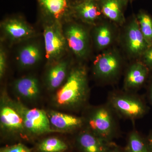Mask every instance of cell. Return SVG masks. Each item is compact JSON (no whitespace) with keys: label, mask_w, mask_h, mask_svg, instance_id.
<instances>
[{"label":"cell","mask_w":152,"mask_h":152,"mask_svg":"<svg viewBox=\"0 0 152 152\" xmlns=\"http://www.w3.org/2000/svg\"><path fill=\"white\" fill-rule=\"evenodd\" d=\"M0 152H31L28 148L22 144L6 147L1 150Z\"/></svg>","instance_id":"cell-25"},{"label":"cell","mask_w":152,"mask_h":152,"mask_svg":"<svg viewBox=\"0 0 152 152\" xmlns=\"http://www.w3.org/2000/svg\"><path fill=\"white\" fill-rule=\"evenodd\" d=\"M107 103L118 117L132 121L143 118L149 109L143 98L135 93L124 90L111 92Z\"/></svg>","instance_id":"cell-2"},{"label":"cell","mask_w":152,"mask_h":152,"mask_svg":"<svg viewBox=\"0 0 152 152\" xmlns=\"http://www.w3.org/2000/svg\"><path fill=\"white\" fill-rule=\"evenodd\" d=\"M32 39L26 41V43L21 46L17 52V62L22 69L32 67L42 58L43 52L42 45Z\"/></svg>","instance_id":"cell-14"},{"label":"cell","mask_w":152,"mask_h":152,"mask_svg":"<svg viewBox=\"0 0 152 152\" xmlns=\"http://www.w3.org/2000/svg\"><path fill=\"white\" fill-rule=\"evenodd\" d=\"M42 19L66 23L75 19V0H37Z\"/></svg>","instance_id":"cell-9"},{"label":"cell","mask_w":152,"mask_h":152,"mask_svg":"<svg viewBox=\"0 0 152 152\" xmlns=\"http://www.w3.org/2000/svg\"><path fill=\"white\" fill-rule=\"evenodd\" d=\"M148 99L149 100L150 103L152 106V76L150 78L148 82Z\"/></svg>","instance_id":"cell-28"},{"label":"cell","mask_w":152,"mask_h":152,"mask_svg":"<svg viewBox=\"0 0 152 152\" xmlns=\"http://www.w3.org/2000/svg\"><path fill=\"white\" fill-rule=\"evenodd\" d=\"M14 88L19 95L29 99L37 98L39 94V81L33 76L18 79L14 83Z\"/></svg>","instance_id":"cell-19"},{"label":"cell","mask_w":152,"mask_h":152,"mask_svg":"<svg viewBox=\"0 0 152 152\" xmlns=\"http://www.w3.org/2000/svg\"><path fill=\"white\" fill-rule=\"evenodd\" d=\"M120 30L118 41L128 58L139 60L149 46L139 28L136 15L126 20Z\"/></svg>","instance_id":"cell-4"},{"label":"cell","mask_w":152,"mask_h":152,"mask_svg":"<svg viewBox=\"0 0 152 152\" xmlns=\"http://www.w3.org/2000/svg\"><path fill=\"white\" fill-rule=\"evenodd\" d=\"M7 53L3 44L0 46V77L1 79L4 75L7 65Z\"/></svg>","instance_id":"cell-24"},{"label":"cell","mask_w":152,"mask_h":152,"mask_svg":"<svg viewBox=\"0 0 152 152\" xmlns=\"http://www.w3.org/2000/svg\"><path fill=\"white\" fill-rule=\"evenodd\" d=\"M76 2H81L85 1H90V0H75Z\"/></svg>","instance_id":"cell-30"},{"label":"cell","mask_w":152,"mask_h":152,"mask_svg":"<svg viewBox=\"0 0 152 152\" xmlns=\"http://www.w3.org/2000/svg\"><path fill=\"white\" fill-rule=\"evenodd\" d=\"M51 64L47 72L45 81L49 89L54 90L61 86L67 78L71 61L69 59L63 58Z\"/></svg>","instance_id":"cell-16"},{"label":"cell","mask_w":152,"mask_h":152,"mask_svg":"<svg viewBox=\"0 0 152 152\" xmlns=\"http://www.w3.org/2000/svg\"><path fill=\"white\" fill-rule=\"evenodd\" d=\"M77 142L83 152H106L112 143L87 130L78 136Z\"/></svg>","instance_id":"cell-17"},{"label":"cell","mask_w":152,"mask_h":152,"mask_svg":"<svg viewBox=\"0 0 152 152\" xmlns=\"http://www.w3.org/2000/svg\"><path fill=\"white\" fill-rule=\"evenodd\" d=\"M89 93L86 68L78 64L71 68L66 82L56 94L55 102L59 106L79 108L86 102Z\"/></svg>","instance_id":"cell-1"},{"label":"cell","mask_w":152,"mask_h":152,"mask_svg":"<svg viewBox=\"0 0 152 152\" xmlns=\"http://www.w3.org/2000/svg\"><path fill=\"white\" fill-rule=\"evenodd\" d=\"M117 117L107 103L97 106L89 114L88 130L107 141L113 142L118 134Z\"/></svg>","instance_id":"cell-3"},{"label":"cell","mask_w":152,"mask_h":152,"mask_svg":"<svg viewBox=\"0 0 152 152\" xmlns=\"http://www.w3.org/2000/svg\"><path fill=\"white\" fill-rule=\"evenodd\" d=\"M92 28L91 40L98 51L107 50L118 41L119 27L108 20L104 19Z\"/></svg>","instance_id":"cell-11"},{"label":"cell","mask_w":152,"mask_h":152,"mask_svg":"<svg viewBox=\"0 0 152 152\" xmlns=\"http://www.w3.org/2000/svg\"><path fill=\"white\" fill-rule=\"evenodd\" d=\"M151 70L140 60H134L126 70L124 90L135 93L148 82Z\"/></svg>","instance_id":"cell-12"},{"label":"cell","mask_w":152,"mask_h":152,"mask_svg":"<svg viewBox=\"0 0 152 152\" xmlns=\"http://www.w3.org/2000/svg\"><path fill=\"white\" fill-rule=\"evenodd\" d=\"M14 109L21 117L25 128L29 132L36 134L51 132L48 116L44 111L28 109L18 104H15Z\"/></svg>","instance_id":"cell-10"},{"label":"cell","mask_w":152,"mask_h":152,"mask_svg":"<svg viewBox=\"0 0 152 152\" xmlns=\"http://www.w3.org/2000/svg\"><path fill=\"white\" fill-rule=\"evenodd\" d=\"M146 138L147 142H148L150 151L152 152V130L150 132L149 134H148Z\"/></svg>","instance_id":"cell-29"},{"label":"cell","mask_w":152,"mask_h":152,"mask_svg":"<svg viewBox=\"0 0 152 152\" xmlns=\"http://www.w3.org/2000/svg\"><path fill=\"white\" fill-rule=\"evenodd\" d=\"M152 71V46L149 47L140 59Z\"/></svg>","instance_id":"cell-26"},{"label":"cell","mask_w":152,"mask_h":152,"mask_svg":"<svg viewBox=\"0 0 152 152\" xmlns=\"http://www.w3.org/2000/svg\"><path fill=\"white\" fill-rule=\"evenodd\" d=\"M45 56L49 64H53L64 58L68 48L60 22L42 19Z\"/></svg>","instance_id":"cell-7"},{"label":"cell","mask_w":152,"mask_h":152,"mask_svg":"<svg viewBox=\"0 0 152 152\" xmlns=\"http://www.w3.org/2000/svg\"><path fill=\"white\" fill-rule=\"evenodd\" d=\"M126 148L128 152H151L146 138L135 129L129 133Z\"/></svg>","instance_id":"cell-21"},{"label":"cell","mask_w":152,"mask_h":152,"mask_svg":"<svg viewBox=\"0 0 152 152\" xmlns=\"http://www.w3.org/2000/svg\"><path fill=\"white\" fill-rule=\"evenodd\" d=\"M129 1H134V0H129Z\"/></svg>","instance_id":"cell-31"},{"label":"cell","mask_w":152,"mask_h":152,"mask_svg":"<svg viewBox=\"0 0 152 152\" xmlns=\"http://www.w3.org/2000/svg\"><path fill=\"white\" fill-rule=\"evenodd\" d=\"M50 123L59 129L72 130L81 128L84 124V119L81 118L51 111L48 115Z\"/></svg>","instance_id":"cell-18"},{"label":"cell","mask_w":152,"mask_h":152,"mask_svg":"<svg viewBox=\"0 0 152 152\" xmlns=\"http://www.w3.org/2000/svg\"><path fill=\"white\" fill-rule=\"evenodd\" d=\"M87 26L75 19L63 24L68 49L80 60L87 59L91 51V33Z\"/></svg>","instance_id":"cell-5"},{"label":"cell","mask_w":152,"mask_h":152,"mask_svg":"<svg viewBox=\"0 0 152 152\" xmlns=\"http://www.w3.org/2000/svg\"><path fill=\"white\" fill-rule=\"evenodd\" d=\"M139 28L149 48L152 46V16L147 11L140 10L136 15Z\"/></svg>","instance_id":"cell-22"},{"label":"cell","mask_w":152,"mask_h":152,"mask_svg":"<svg viewBox=\"0 0 152 152\" xmlns=\"http://www.w3.org/2000/svg\"><path fill=\"white\" fill-rule=\"evenodd\" d=\"M124 66V58L115 48L103 51L95 58L93 72L96 77L104 83H111L119 77Z\"/></svg>","instance_id":"cell-6"},{"label":"cell","mask_w":152,"mask_h":152,"mask_svg":"<svg viewBox=\"0 0 152 152\" xmlns=\"http://www.w3.org/2000/svg\"><path fill=\"white\" fill-rule=\"evenodd\" d=\"M100 8L105 19L118 27H121L126 21L125 12L129 0H97Z\"/></svg>","instance_id":"cell-15"},{"label":"cell","mask_w":152,"mask_h":152,"mask_svg":"<svg viewBox=\"0 0 152 152\" xmlns=\"http://www.w3.org/2000/svg\"><path fill=\"white\" fill-rule=\"evenodd\" d=\"M3 37L12 44L23 42L35 37L37 32L32 26L21 17L7 18L1 23Z\"/></svg>","instance_id":"cell-8"},{"label":"cell","mask_w":152,"mask_h":152,"mask_svg":"<svg viewBox=\"0 0 152 152\" xmlns=\"http://www.w3.org/2000/svg\"><path fill=\"white\" fill-rule=\"evenodd\" d=\"M2 127L10 131H20L25 128L23 119L15 109L8 106H3L0 113Z\"/></svg>","instance_id":"cell-20"},{"label":"cell","mask_w":152,"mask_h":152,"mask_svg":"<svg viewBox=\"0 0 152 152\" xmlns=\"http://www.w3.org/2000/svg\"><path fill=\"white\" fill-rule=\"evenodd\" d=\"M67 148L64 142L55 137L46 139L39 145V149L42 152H62Z\"/></svg>","instance_id":"cell-23"},{"label":"cell","mask_w":152,"mask_h":152,"mask_svg":"<svg viewBox=\"0 0 152 152\" xmlns=\"http://www.w3.org/2000/svg\"><path fill=\"white\" fill-rule=\"evenodd\" d=\"M75 19L84 24L92 27L103 19L97 0H90L75 3L74 7Z\"/></svg>","instance_id":"cell-13"},{"label":"cell","mask_w":152,"mask_h":152,"mask_svg":"<svg viewBox=\"0 0 152 152\" xmlns=\"http://www.w3.org/2000/svg\"><path fill=\"white\" fill-rule=\"evenodd\" d=\"M106 152H128L126 147L122 148L118 146L114 142L111 144Z\"/></svg>","instance_id":"cell-27"}]
</instances>
